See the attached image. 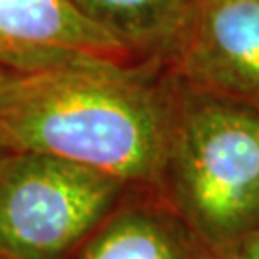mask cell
Here are the masks:
<instances>
[{"instance_id": "cell-9", "label": "cell", "mask_w": 259, "mask_h": 259, "mask_svg": "<svg viewBox=\"0 0 259 259\" xmlns=\"http://www.w3.org/2000/svg\"><path fill=\"white\" fill-rule=\"evenodd\" d=\"M14 152V148L10 146V142H8V139L4 137V133L0 131V167H2V163H4V159L10 156Z\"/></svg>"}, {"instance_id": "cell-3", "label": "cell", "mask_w": 259, "mask_h": 259, "mask_svg": "<svg viewBox=\"0 0 259 259\" xmlns=\"http://www.w3.org/2000/svg\"><path fill=\"white\" fill-rule=\"evenodd\" d=\"M131 188L65 157L14 150L0 167V257L71 259Z\"/></svg>"}, {"instance_id": "cell-6", "label": "cell", "mask_w": 259, "mask_h": 259, "mask_svg": "<svg viewBox=\"0 0 259 259\" xmlns=\"http://www.w3.org/2000/svg\"><path fill=\"white\" fill-rule=\"evenodd\" d=\"M71 259H223L154 188H133Z\"/></svg>"}, {"instance_id": "cell-8", "label": "cell", "mask_w": 259, "mask_h": 259, "mask_svg": "<svg viewBox=\"0 0 259 259\" xmlns=\"http://www.w3.org/2000/svg\"><path fill=\"white\" fill-rule=\"evenodd\" d=\"M223 259H259V231L223 251Z\"/></svg>"}, {"instance_id": "cell-10", "label": "cell", "mask_w": 259, "mask_h": 259, "mask_svg": "<svg viewBox=\"0 0 259 259\" xmlns=\"http://www.w3.org/2000/svg\"><path fill=\"white\" fill-rule=\"evenodd\" d=\"M2 71H4V69H0V75H2Z\"/></svg>"}, {"instance_id": "cell-5", "label": "cell", "mask_w": 259, "mask_h": 259, "mask_svg": "<svg viewBox=\"0 0 259 259\" xmlns=\"http://www.w3.org/2000/svg\"><path fill=\"white\" fill-rule=\"evenodd\" d=\"M83 60L137 62L73 0H0V69L29 71Z\"/></svg>"}, {"instance_id": "cell-2", "label": "cell", "mask_w": 259, "mask_h": 259, "mask_svg": "<svg viewBox=\"0 0 259 259\" xmlns=\"http://www.w3.org/2000/svg\"><path fill=\"white\" fill-rule=\"evenodd\" d=\"M175 81L159 192L223 253L259 231V108Z\"/></svg>"}, {"instance_id": "cell-4", "label": "cell", "mask_w": 259, "mask_h": 259, "mask_svg": "<svg viewBox=\"0 0 259 259\" xmlns=\"http://www.w3.org/2000/svg\"><path fill=\"white\" fill-rule=\"evenodd\" d=\"M165 65L190 89L259 108V0H200Z\"/></svg>"}, {"instance_id": "cell-7", "label": "cell", "mask_w": 259, "mask_h": 259, "mask_svg": "<svg viewBox=\"0 0 259 259\" xmlns=\"http://www.w3.org/2000/svg\"><path fill=\"white\" fill-rule=\"evenodd\" d=\"M73 4L117 38L137 62L167 64L190 27L200 0H73Z\"/></svg>"}, {"instance_id": "cell-1", "label": "cell", "mask_w": 259, "mask_h": 259, "mask_svg": "<svg viewBox=\"0 0 259 259\" xmlns=\"http://www.w3.org/2000/svg\"><path fill=\"white\" fill-rule=\"evenodd\" d=\"M177 81L161 62L83 60L2 71L0 131L14 150L71 159L159 190Z\"/></svg>"}, {"instance_id": "cell-11", "label": "cell", "mask_w": 259, "mask_h": 259, "mask_svg": "<svg viewBox=\"0 0 259 259\" xmlns=\"http://www.w3.org/2000/svg\"><path fill=\"white\" fill-rule=\"evenodd\" d=\"M0 259H2V257H0Z\"/></svg>"}]
</instances>
